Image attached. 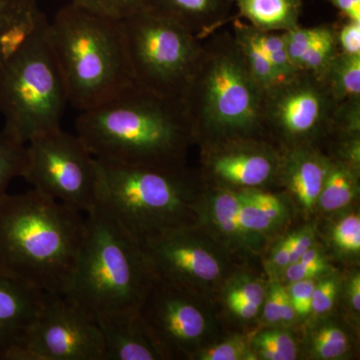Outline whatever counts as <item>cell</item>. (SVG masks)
Listing matches in <instances>:
<instances>
[{"label":"cell","instance_id":"30","mask_svg":"<svg viewBox=\"0 0 360 360\" xmlns=\"http://www.w3.org/2000/svg\"><path fill=\"white\" fill-rule=\"evenodd\" d=\"M148 0H71L70 4L89 13L123 20L146 6Z\"/></svg>","mask_w":360,"mask_h":360},{"label":"cell","instance_id":"16","mask_svg":"<svg viewBox=\"0 0 360 360\" xmlns=\"http://www.w3.org/2000/svg\"><path fill=\"white\" fill-rule=\"evenodd\" d=\"M103 338V360H158L168 356L139 309L96 316Z\"/></svg>","mask_w":360,"mask_h":360},{"label":"cell","instance_id":"33","mask_svg":"<svg viewBox=\"0 0 360 360\" xmlns=\"http://www.w3.org/2000/svg\"><path fill=\"white\" fill-rule=\"evenodd\" d=\"M330 26L331 25H322L314 26V27H302L298 25L292 30L283 32L288 56L295 68L296 61L304 53V51L317 39H321Z\"/></svg>","mask_w":360,"mask_h":360},{"label":"cell","instance_id":"4","mask_svg":"<svg viewBox=\"0 0 360 360\" xmlns=\"http://www.w3.org/2000/svg\"><path fill=\"white\" fill-rule=\"evenodd\" d=\"M47 37L68 104L77 110L96 108L134 84L122 20L70 4L49 21Z\"/></svg>","mask_w":360,"mask_h":360},{"label":"cell","instance_id":"39","mask_svg":"<svg viewBox=\"0 0 360 360\" xmlns=\"http://www.w3.org/2000/svg\"><path fill=\"white\" fill-rule=\"evenodd\" d=\"M338 295V283L335 279L326 278L315 285L311 300L312 314L321 315L326 314L335 305Z\"/></svg>","mask_w":360,"mask_h":360},{"label":"cell","instance_id":"5","mask_svg":"<svg viewBox=\"0 0 360 360\" xmlns=\"http://www.w3.org/2000/svg\"><path fill=\"white\" fill-rule=\"evenodd\" d=\"M155 279L141 243L96 205L65 297L94 317L139 309Z\"/></svg>","mask_w":360,"mask_h":360},{"label":"cell","instance_id":"31","mask_svg":"<svg viewBox=\"0 0 360 360\" xmlns=\"http://www.w3.org/2000/svg\"><path fill=\"white\" fill-rule=\"evenodd\" d=\"M265 293L266 290L262 281L243 274L231 279L225 290V300L227 307L233 303L245 302L255 303L262 307Z\"/></svg>","mask_w":360,"mask_h":360},{"label":"cell","instance_id":"21","mask_svg":"<svg viewBox=\"0 0 360 360\" xmlns=\"http://www.w3.org/2000/svg\"><path fill=\"white\" fill-rule=\"evenodd\" d=\"M239 16L262 32H283L300 25L302 0H231Z\"/></svg>","mask_w":360,"mask_h":360},{"label":"cell","instance_id":"25","mask_svg":"<svg viewBox=\"0 0 360 360\" xmlns=\"http://www.w3.org/2000/svg\"><path fill=\"white\" fill-rule=\"evenodd\" d=\"M250 348L257 359L293 360L297 356L295 338L284 329L260 331L251 341Z\"/></svg>","mask_w":360,"mask_h":360},{"label":"cell","instance_id":"38","mask_svg":"<svg viewBox=\"0 0 360 360\" xmlns=\"http://www.w3.org/2000/svg\"><path fill=\"white\" fill-rule=\"evenodd\" d=\"M338 51L349 56H360V21L342 20L335 25Z\"/></svg>","mask_w":360,"mask_h":360},{"label":"cell","instance_id":"7","mask_svg":"<svg viewBox=\"0 0 360 360\" xmlns=\"http://www.w3.org/2000/svg\"><path fill=\"white\" fill-rule=\"evenodd\" d=\"M47 25L32 33L8 58L0 61V115L4 129L26 144L60 129L68 104Z\"/></svg>","mask_w":360,"mask_h":360},{"label":"cell","instance_id":"8","mask_svg":"<svg viewBox=\"0 0 360 360\" xmlns=\"http://www.w3.org/2000/svg\"><path fill=\"white\" fill-rule=\"evenodd\" d=\"M122 22L135 84L184 101L200 60L203 40L148 6Z\"/></svg>","mask_w":360,"mask_h":360},{"label":"cell","instance_id":"23","mask_svg":"<svg viewBox=\"0 0 360 360\" xmlns=\"http://www.w3.org/2000/svg\"><path fill=\"white\" fill-rule=\"evenodd\" d=\"M359 168L340 160L329 158V167L317 205L324 212L342 210L356 198Z\"/></svg>","mask_w":360,"mask_h":360},{"label":"cell","instance_id":"26","mask_svg":"<svg viewBox=\"0 0 360 360\" xmlns=\"http://www.w3.org/2000/svg\"><path fill=\"white\" fill-rule=\"evenodd\" d=\"M25 158V144L6 129L0 130V200L11 181L21 177Z\"/></svg>","mask_w":360,"mask_h":360},{"label":"cell","instance_id":"46","mask_svg":"<svg viewBox=\"0 0 360 360\" xmlns=\"http://www.w3.org/2000/svg\"><path fill=\"white\" fill-rule=\"evenodd\" d=\"M349 295L350 305L355 312H359L360 310V276L359 274H354L349 283Z\"/></svg>","mask_w":360,"mask_h":360},{"label":"cell","instance_id":"12","mask_svg":"<svg viewBox=\"0 0 360 360\" xmlns=\"http://www.w3.org/2000/svg\"><path fill=\"white\" fill-rule=\"evenodd\" d=\"M141 245L155 277L189 292L213 285L224 274L219 250L188 224L160 232Z\"/></svg>","mask_w":360,"mask_h":360},{"label":"cell","instance_id":"14","mask_svg":"<svg viewBox=\"0 0 360 360\" xmlns=\"http://www.w3.org/2000/svg\"><path fill=\"white\" fill-rule=\"evenodd\" d=\"M205 169L226 188H259L277 179L281 153L264 139H238L207 144Z\"/></svg>","mask_w":360,"mask_h":360},{"label":"cell","instance_id":"18","mask_svg":"<svg viewBox=\"0 0 360 360\" xmlns=\"http://www.w3.org/2000/svg\"><path fill=\"white\" fill-rule=\"evenodd\" d=\"M146 6L179 21L201 40L229 21L231 0H148Z\"/></svg>","mask_w":360,"mask_h":360},{"label":"cell","instance_id":"29","mask_svg":"<svg viewBox=\"0 0 360 360\" xmlns=\"http://www.w3.org/2000/svg\"><path fill=\"white\" fill-rule=\"evenodd\" d=\"M257 35L258 42L262 45L264 53L266 54L270 63L276 68V72L278 73L283 82L295 77L298 70L292 65L290 56H288L283 33L262 32L257 28Z\"/></svg>","mask_w":360,"mask_h":360},{"label":"cell","instance_id":"32","mask_svg":"<svg viewBox=\"0 0 360 360\" xmlns=\"http://www.w3.org/2000/svg\"><path fill=\"white\" fill-rule=\"evenodd\" d=\"M200 360H248L257 359L248 341L241 336H233L229 340L201 350L196 354Z\"/></svg>","mask_w":360,"mask_h":360},{"label":"cell","instance_id":"27","mask_svg":"<svg viewBox=\"0 0 360 360\" xmlns=\"http://www.w3.org/2000/svg\"><path fill=\"white\" fill-rule=\"evenodd\" d=\"M309 347L315 359H338L349 350V338L338 324H322L311 333Z\"/></svg>","mask_w":360,"mask_h":360},{"label":"cell","instance_id":"2","mask_svg":"<svg viewBox=\"0 0 360 360\" xmlns=\"http://www.w3.org/2000/svg\"><path fill=\"white\" fill-rule=\"evenodd\" d=\"M84 233L82 213L37 189L0 200V267L46 293H68Z\"/></svg>","mask_w":360,"mask_h":360},{"label":"cell","instance_id":"11","mask_svg":"<svg viewBox=\"0 0 360 360\" xmlns=\"http://www.w3.org/2000/svg\"><path fill=\"white\" fill-rule=\"evenodd\" d=\"M18 345L39 360H103V338L96 317L65 295H47Z\"/></svg>","mask_w":360,"mask_h":360},{"label":"cell","instance_id":"37","mask_svg":"<svg viewBox=\"0 0 360 360\" xmlns=\"http://www.w3.org/2000/svg\"><path fill=\"white\" fill-rule=\"evenodd\" d=\"M316 279L309 278L290 283L286 288L297 316H307L311 311V300Z\"/></svg>","mask_w":360,"mask_h":360},{"label":"cell","instance_id":"1","mask_svg":"<svg viewBox=\"0 0 360 360\" xmlns=\"http://www.w3.org/2000/svg\"><path fill=\"white\" fill-rule=\"evenodd\" d=\"M77 135L96 160L180 168L194 141L184 101L137 84L91 110L80 111Z\"/></svg>","mask_w":360,"mask_h":360},{"label":"cell","instance_id":"6","mask_svg":"<svg viewBox=\"0 0 360 360\" xmlns=\"http://www.w3.org/2000/svg\"><path fill=\"white\" fill-rule=\"evenodd\" d=\"M96 205L139 243L188 224L193 191L182 167L96 160Z\"/></svg>","mask_w":360,"mask_h":360},{"label":"cell","instance_id":"9","mask_svg":"<svg viewBox=\"0 0 360 360\" xmlns=\"http://www.w3.org/2000/svg\"><path fill=\"white\" fill-rule=\"evenodd\" d=\"M21 177L33 188L80 213L96 205V158L77 134L63 129L25 144Z\"/></svg>","mask_w":360,"mask_h":360},{"label":"cell","instance_id":"43","mask_svg":"<svg viewBox=\"0 0 360 360\" xmlns=\"http://www.w3.org/2000/svg\"><path fill=\"white\" fill-rule=\"evenodd\" d=\"M291 236L284 238L281 243H277L271 251L269 257L270 267L274 271L284 270L290 264Z\"/></svg>","mask_w":360,"mask_h":360},{"label":"cell","instance_id":"10","mask_svg":"<svg viewBox=\"0 0 360 360\" xmlns=\"http://www.w3.org/2000/svg\"><path fill=\"white\" fill-rule=\"evenodd\" d=\"M338 104L319 78L305 71L265 92L264 136L271 134L284 149L314 146L329 134Z\"/></svg>","mask_w":360,"mask_h":360},{"label":"cell","instance_id":"40","mask_svg":"<svg viewBox=\"0 0 360 360\" xmlns=\"http://www.w3.org/2000/svg\"><path fill=\"white\" fill-rule=\"evenodd\" d=\"M285 288L281 283H274L265 293L264 317L271 324L281 323V303Z\"/></svg>","mask_w":360,"mask_h":360},{"label":"cell","instance_id":"36","mask_svg":"<svg viewBox=\"0 0 360 360\" xmlns=\"http://www.w3.org/2000/svg\"><path fill=\"white\" fill-rule=\"evenodd\" d=\"M239 191L258 206L276 226L283 224L288 217V207L276 194L260 191V188L239 189Z\"/></svg>","mask_w":360,"mask_h":360},{"label":"cell","instance_id":"45","mask_svg":"<svg viewBox=\"0 0 360 360\" xmlns=\"http://www.w3.org/2000/svg\"><path fill=\"white\" fill-rule=\"evenodd\" d=\"M229 309L239 319L250 321V319H255L257 316L262 307H258L255 303L241 302L229 305Z\"/></svg>","mask_w":360,"mask_h":360},{"label":"cell","instance_id":"17","mask_svg":"<svg viewBox=\"0 0 360 360\" xmlns=\"http://www.w3.org/2000/svg\"><path fill=\"white\" fill-rule=\"evenodd\" d=\"M328 167L329 158L315 146L284 149L277 179L283 181L302 210L309 212L317 205Z\"/></svg>","mask_w":360,"mask_h":360},{"label":"cell","instance_id":"41","mask_svg":"<svg viewBox=\"0 0 360 360\" xmlns=\"http://www.w3.org/2000/svg\"><path fill=\"white\" fill-rule=\"evenodd\" d=\"M328 269V262H315V264H307L302 260H297L288 265L283 270V276L288 283H295V281H303V279L316 278V276H321Z\"/></svg>","mask_w":360,"mask_h":360},{"label":"cell","instance_id":"24","mask_svg":"<svg viewBox=\"0 0 360 360\" xmlns=\"http://www.w3.org/2000/svg\"><path fill=\"white\" fill-rule=\"evenodd\" d=\"M319 79L336 104L360 101V56L338 51Z\"/></svg>","mask_w":360,"mask_h":360},{"label":"cell","instance_id":"22","mask_svg":"<svg viewBox=\"0 0 360 360\" xmlns=\"http://www.w3.org/2000/svg\"><path fill=\"white\" fill-rule=\"evenodd\" d=\"M232 25V34L238 45L241 56L245 59L251 77L260 89L265 94L272 87L281 84L283 80L258 42L257 28L239 20H234Z\"/></svg>","mask_w":360,"mask_h":360},{"label":"cell","instance_id":"20","mask_svg":"<svg viewBox=\"0 0 360 360\" xmlns=\"http://www.w3.org/2000/svg\"><path fill=\"white\" fill-rule=\"evenodd\" d=\"M205 220L224 243L233 248L253 245V238L241 225L239 219V198L236 189L219 187L206 200Z\"/></svg>","mask_w":360,"mask_h":360},{"label":"cell","instance_id":"13","mask_svg":"<svg viewBox=\"0 0 360 360\" xmlns=\"http://www.w3.org/2000/svg\"><path fill=\"white\" fill-rule=\"evenodd\" d=\"M189 293L155 277L139 307L142 319L168 356L196 347L207 329L205 314Z\"/></svg>","mask_w":360,"mask_h":360},{"label":"cell","instance_id":"34","mask_svg":"<svg viewBox=\"0 0 360 360\" xmlns=\"http://www.w3.org/2000/svg\"><path fill=\"white\" fill-rule=\"evenodd\" d=\"M239 219L245 231L255 238L257 236H264L276 229V225L258 206L245 198L239 191Z\"/></svg>","mask_w":360,"mask_h":360},{"label":"cell","instance_id":"42","mask_svg":"<svg viewBox=\"0 0 360 360\" xmlns=\"http://www.w3.org/2000/svg\"><path fill=\"white\" fill-rule=\"evenodd\" d=\"M290 245V264L297 262L309 248H314V233L310 227L292 232Z\"/></svg>","mask_w":360,"mask_h":360},{"label":"cell","instance_id":"3","mask_svg":"<svg viewBox=\"0 0 360 360\" xmlns=\"http://www.w3.org/2000/svg\"><path fill=\"white\" fill-rule=\"evenodd\" d=\"M264 99L232 32L217 30L203 40L200 63L182 101L194 141L207 146L264 139Z\"/></svg>","mask_w":360,"mask_h":360},{"label":"cell","instance_id":"35","mask_svg":"<svg viewBox=\"0 0 360 360\" xmlns=\"http://www.w3.org/2000/svg\"><path fill=\"white\" fill-rule=\"evenodd\" d=\"M333 241L336 248L348 255L360 251V217L359 213L345 215L335 224Z\"/></svg>","mask_w":360,"mask_h":360},{"label":"cell","instance_id":"15","mask_svg":"<svg viewBox=\"0 0 360 360\" xmlns=\"http://www.w3.org/2000/svg\"><path fill=\"white\" fill-rule=\"evenodd\" d=\"M49 293L0 267V360L20 345Z\"/></svg>","mask_w":360,"mask_h":360},{"label":"cell","instance_id":"19","mask_svg":"<svg viewBox=\"0 0 360 360\" xmlns=\"http://www.w3.org/2000/svg\"><path fill=\"white\" fill-rule=\"evenodd\" d=\"M47 21L37 0H0V60Z\"/></svg>","mask_w":360,"mask_h":360},{"label":"cell","instance_id":"44","mask_svg":"<svg viewBox=\"0 0 360 360\" xmlns=\"http://www.w3.org/2000/svg\"><path fill=\"white\" fill-rule=\"evenodd\" d=\"M340 11L342 20L360 21V0H328Z\"/></svg>","mask_w":360,"mask_h":360},{"label":"cell","instance_id":"28","mask_svg":"<svg viewBox=\"0 0 360 360\" xmlns=\"http://www.w3.org/2000/svg\"><path fill=\"white\" fill-rule=\"evenodd\" d=\"M338 51L335 25H331L328 32L310 45L296 61V70L311 73L321 78Z\"/></svg>","mask_w":360,"mask_h":360}]
</instances>
